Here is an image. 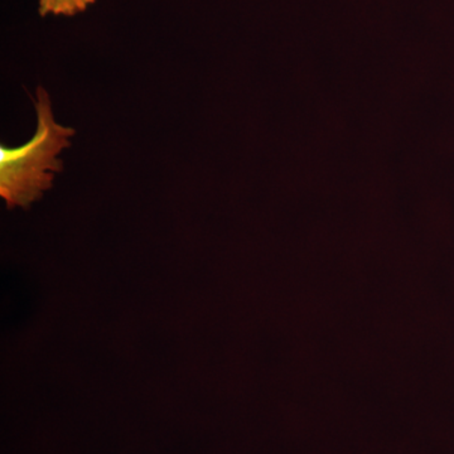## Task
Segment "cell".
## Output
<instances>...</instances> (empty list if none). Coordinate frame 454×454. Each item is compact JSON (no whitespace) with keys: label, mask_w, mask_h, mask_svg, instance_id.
Here are the masks:
<instances>
[{"label":"cell","mask_w":454,"mask_h":454,"mask_svg":"<svg viewBox=\"0 0 454 454\" xmlns=\"http://www.w3.org/2000/svg\"><path fill=\"white\" fill-rule=\"evenodd\" d=\"M37 129L16 148L0 146V196L8 208L28 207L52 187L55 173L62 172L59 154L70 146L73 128L59 125L53 116L49 92L38 88L35 100Z\"/></svg>","instance_id":"cell-1"},{"label":"cell","mask_w":454,"mask_h":454,"mask_svg":"<svg viewBox=\"0 0 454 454\" xmlns=\"http://www.w3.org/2000/svg\"><path fill=\"white\" fill-rule=\"evenodd\" d=\"M95 3L97 0H40L38 13L41 17L50 16V14L74 17L82 13Z\"/></svg>","instance_id":"cell-2"}]
</instances>
